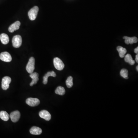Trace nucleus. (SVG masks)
I'll use <instances>...</instances> for the list:
<instances>
[{"instance_id": "obj_18", "label": "nucleus", "mask_w": 138, "mask_h": 138, "mask_svg": "<svg viewBox=\"0 0 138 138\" xmlns=\"http://www.w3.org/2000/svg\"><path fill=\"white\" fill-rule=\"evenodd\" d=\"M125 61L127 63H129L131 65H134L135 61L133 60L132 57L130 54H127L125 57Z\"/></svg>"}, {"instance_id": "obj_23", "label": "nucleus", "mask_w": 138, "mask_h": 138, "mask_svg": "<svg viewBox=\"0 0 138 138\" xmlns=\"http://www.w3.org/2000/svg\"><path fill=\"white\" fill-rule=\"evenodd\" d=\"M136 61L137 63L138 62V54L136 55V58H135Z\"/></svg>"}, {"instance_id": "obj_10", "label": "nucleus", "mask_w": 138, "mask_h": 138, "mask_svg": "<svg viewBox=\"0 0 138 138\" xmlns=\"http://www.w3.org/2000/svg\"><path fill=\"white\" fill-rule=\"evenodd\" d=\"M20 25H21V22H20L19 21L16 22L13 24L11 25L9 27V31L11 33L14 32V31L19 29Z\"/></svg>"}, {"instance_id": "obj_19", "label": "nucleus", "mask_w": 138, "mask_h": 138, "mask_svg": "<svg viewBox=\"0 0 138 138\" xmlns=\"http://www.w3.org/2000/svg\"><path fill=\"white\" fill-rule=\"evenodd\" d=\"M56 94L61 96H63L65 93V90L64 87L61 86H59L57 87V88L55 91Z\"/></svg>"}, {"instance_id": "obj_14", "label": "nucleus", "mask_w": 138, "mask_h": 138, "mask_svg": "<svg viewBox=\"0 0 138 138\" xmlns=\"http://www.w3.org/2000/svg\"><path fill=\"white\" fill-rule=\"evenodd\" d=\"M30 132L32 135H39L42 133V130L38 127H33L30 130Z\"/></svg>"}, {"instance_id": "obj_8", "label": "nucleus", "mask_w": 138, "mask_h": 138, "mask_svg": "<svg viewBox=\"0 0 138 138\" xmlns=\"http://www.w3.org/2000/svg\"><path fill=\"white\" fill-rule=\"evenodd\" d=\"M12 57L11 55L8 52H4L0 53V60L6 62L11 61Z\"/></svg>"}, {"instance_id": "obj_11", "label": "nucleus", "mask_w": 138, "mask_h": 138, "mask_svg": "<svg viewBox=\"0 0 138 138\" xmlns=\"http://www.w3.org/2000/svg\"><path fill=\"white\" fill-rule=\"evenodd\" d=\"M39 74L36 72L32 73L30 74V77L32 79V81L30 83V86H32L34 84H36L38 81H39Z\"/></svg>"}, {"instance_id": "obj_12", "label": "nucleus", "mask_w": 138, "mask_h": 138, "mask_svg": "<svg viewBox=\"0 0 138 138\" xmlns=\"http://www.w3.org/2000/svg\"><path fill=\"white\" fill-rule=\"evenodd\" d=\"M123 39H125V43L127 44H132L133 43H136L138 42V39L136 37H129L125 36L123 37Z\"/></svg>"}, {"instance_id": "obj_5", "label": "nucleus", "mask_w": 138, "mask_h": 138, "mask_svg": "<svg viewBox=\"0 0 138 138\" xmlns=\"http://www.w3.org/2000/svg\"><path fill=\"white\" fill-rule=\"evenodd\" d=\"M11 79L9 76L4 77L2 81V88L4 90H6L9 88V84L11 83Z\"/></svg>"}, {"instance_id": "obj_15", "label": "nucleus", "mask_w": 138, "mask_h": 138, "mask_svg": "<svg viewBox=\"0 0 138 138\" xmlns=\"http://www.w3.org/2000/svg\"><path fill=\"white\" fill-rule=\"evenodd\" d=\"M0 40L3 44H7L9 42V37L7 34L3 33L0 35Z\"/></svg>"}, {"instance_id": "obj_7", "label": "nucleus", "mask_w": 138, "mask_h": 138, "mask_svg": "<svg viewBox=\"0 0 138 138\" xmlns=\"http://www.w3.org/2000/svg\"><path fill=\"white\" fill-rule=\"evenodd\" d=\"M10 118L13 122H16L19 120L21 117L20 112L17 110L14 111L11 113L10 115Z\"/></svg>"}, {"instance_id": "obj_21", "label": "nucleus", "mask_w": 138, "mask_h": 138, "mask_svg": "<svg viewBox=\"0 0 138 138\" xmlns=\"http://www.w3.org/2000/svg\"><path fill=\"white\" fill-rule=\"evenodd\" d=\"M120 75L123 78L125 79H128V71L127 69H123L120 72Z\"/></svg>"}, {"instance_id": "obj_6", "label": "nucleus", "mask_w": 138, "mask_h": 138, "mask_svg": "<svg viewBox=\"0 0 138 138\" xmlns=\"http://www.w3.org/2000/svg\"><path fill=\"white\" fill-rule=\"evenodd\" d=\"M26 103L31 107H35L37 106L40 103V101L37 98H30L27 99Z\"/></svg>"}, {"instance_id": "obj_9", "label": "nucleus", "mask_w": 138, "mask_h": 138, "mask_svg": "<svg viewBox=\"0 0 138 138\" xmlns=\"http://www.w3.org/2000/svg\"><path fill=\"white\" fill-rule=\"evenodd\" d=\"M39 115L41 118H43L46 121H49L51 119V114L47 110H42L40 112Z\"/></svg>"}, {"instance_id": "obj_4", "label": "nucleus", "mask_w": 138, "mask_h": 138, "mask_svg": "<svg viewBox=\"0 0 138 138\" xmlns=\"http://www.w3.org/2000/svg\"><path fill=\"white\" fill-rule=\"evenodd\" d=\"M12 45L14 47L18 48L21 47L22 43L21 37L19 35L14 36L12 40Z\"/></svg>"}, {"instance_id": "obj_16", "label": "nucleus", "mask_w": 138, "mask_h": 138, "mask_svg": "<svg viewBox=\"0 0 138 138\" xmlns=\"http://www.w3.org/2000/svg\"><path fill=\"white\" fill-rule=\"evenodd\" d=\"M117 50L118 52H119L120 57L122 58L124 57L125 55L127 53V50L126 48H124L121 46H118L117 47Z\"/></svg>"}, {"instance_id": "obj_1", "label": "nucleus", "mask_w": 138, "mask_h": 138, "mask_svg": "<svg viewBox=\"0 0 138 138\" xmlns=\"http://www.w3.org/2000/svg\"><path fill=\"white\" fill-rule=\"evenodd\" d=\"M35 58L33 57H31L29 60L26 67L27 71L29 73L31 74L34 72L35 69Z\"/></svg>"}, {"instance_id": "obj_22", "label": "nucleus", "mask_w": 138, "mask_h": 138, "mask_svg": "<svg viewBox=\"0 0 138 138\" xmlns=\"http://www.w3.org/2000/svg\"><path fill=\"white\" fill-rule=\"evenodd\" d=\"M134 52H135V53H136V54H138V47L136 48L135 49V50H134Z\"/></svg>"}, {"instance_id": "obj_17", "label": "nucleus", "mask_w": 138, "mask_h": 138, "mask_svg": "<svg viewBox=\"0 0 138 138\" xmlns=\"http://www.w3.org/2000/svg\"><path fill=\"white\" fill-rule=\"evenodd\" d=\"M9 115L6 111H2L0 112V118L4 121H7L9 118Z\"/></svg>"}, {"instance_id": "obj_20", "label": "nucleus", "mask_w": 138, "mask_h": 138, "mask_svg": "<svg viewBox=\"0 0 138 138\" xmlns=\"http://www.w3.org/2000/svg\"><path fill=\"white\" fill-rule=\"evenodd\" d=\"M66 86L68 88H71L73 86V78L72 76H70L68 77L67 80L66 81Z\"/></svg>"}, {"instance_id": "obj_2", "label": "nucleus", "mask_w": 138, "mask_h": 138, "mask_svg": "<svg viewBox=\"0 0 138 138\" xmlns=\"http://www.w3.org/2000/svg\"><path fill=\"white\" fill-rule=\"evenodd\" d=\"M39 11V8L37 6H35L30 9L28 12V16L30 20L34 21L35 20Z\"/></svg>"}, {"instance_id": "obj_13", "label": "nucleus", "mask_w": 138, "mask_h": 138, "mask_svg": "<svg viewBox=\"0 0 138 138\" xmlns=\"http://www.w3.org/2000/svg\"><path fill=\"white\" fill-rule=\"evenodd\" d=\"M49 76H52L55 77L56 76V74L54 71H52L51 72H48L43 77V84H46L48 83V79Z\"/></svg>"}, {"instance_id": "obj_24", "label": "nucleus", "mask_w": 138, "mask_h": 138, "mask_svg": "<svg viewBox=\"0 0 138 138\" xmlns=\"http://www.w3.org/2000/svg\"><path fill=\"white\" fill-rule=\"evenodd\" d=\"M136 70H137V71H138V66H136Z\"/></svg>"}, {"instance_id": "obj_3", "label": "nucleus", "mask_w": 138, "mask_h": 138, "mask_svg": "<svg viewBox=\"0 0 138 138\" xmlns=\"http://www.w3.org/2000/svg\"><path fill=\"white\" fill-rule=\"evenodd\" d=\"M53 64L56 69L59 71L62 70L65 67L63 62L58 58H55L53 60Z\"/></svg>"}]
</instances>
